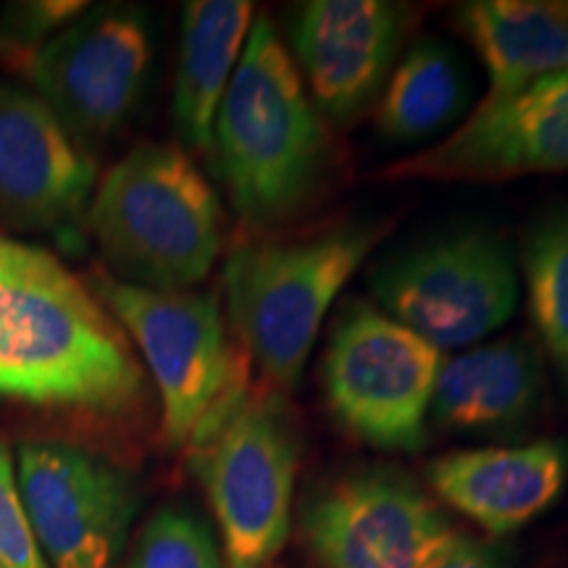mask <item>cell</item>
<instances>
[{"label": "cell", "instance_id": "6da1fadb", "mask_svg": "<svg viewBox=\"0 0 568 568\" xmlns=\"http://www.w3.org/2000/svg\"><path fill=\"white\" fill-rule=\"evenodd\" d=\"M145 374L126 332L51 253L13 247L0 276V397L126 414Z\"/></svg>", "mask_w": 568, "mask_h": 568}, {"label": "cell", "instance_id": "7a4b0ae2", "mask_svg": "<svg viewBox=\"0 0 568 568\" xmlns=\"http://www.w3.org/2000/svg\"><path fill=\"white\" fill-rule=\"evenodd\" d=\"M211 155L234 213L255 232L280 230L322 195L335 161L329 124L268 17L253 19Z\"/></svg>", "mask_w": 568, "mask_h": 568}, {"label": "cell", "instance_id": "3957f363", "mask_svg": "<svg viewBox=\"0 0 568 568\" xmlns=\"http://www.w3.org/2000/svg\"><path fill=\"white\" fill-rule=\"evenodd\" d=\"M385 232V224L361 222L232 247L224 316L266 389L287 395L297 387L326 314Z\"/></svg>", "mask_w": 568, "mask_h": 568}, {"label": "cell", "instance_id": "277c9868", "mask_svg": "<svg viewBox=\"0 0 568 568\" xmlns=\"http://www.w3.org/2000/svg\"><path fill=\"white\" fill-rule=\"evenodd\" d=\"M88 219L116 280L138 287L193 290L222 253V203L182 145L151 142L113 163Z\"/></svg>", "mask_w": 568, "mask_h": 568}, {"label": "cell", "instance_id": "5b68a950", "mask_svg": "<svg viewBox=\"0 0 568 568\" xmlns=\"http://www.w3.org/2000/svg\"><path fill=\"white\" fill-rule=\"evenodd\" d=\"M187 447L216 516L224 566H272L293 527L301 458L284 395L251 389L240 376Z\"/></svg>", "mask_w": 568, "mask_h": 568}, {"label": "cell", "instance_id": "8992f818", "mask_svg": "<svg viewBox=\"0 0 568 568\" xmlns=\"http://www.w3.org/2000/svg\"><path fill=\"white\" fill-rule=\"evenodd\" d=\"M382 314L432 347L460 351L500 329L521 295L516 247L487 226H464L389 255L368 276Z\"/></svg>", "mask_w": 568, "mask_h": 568}, {"label": "cell", "instance_id": "52a82bcc", "mask_svg": "<svg viewBox=\"0 0 568 568\" xmlns=\"http://www.w3.org/2000/svg\"><path fill=\"white\" fill-rule=\"evenodd\" d=\"M445 355L372 303L351 301L326 339L322 379L332 416L376 450L426 445L432 395Z\"/></svg>", "mask_w": 568, "mask_h": 568}, {"label": "cell", "instance_id": "ba28073f", "mask_svg": "<svg viewBox=\"0 0 568 568\" xmlns=\"http://www.w3.org/2000/svg\"><path fill=\"white\" fill-rule=\"evenodd\" d=\"M92 290L145 358L161 397L166 445L187 447L243 376L219 295L148 290L116 276H95Z\"/></svg>", "mask_w": 568, "mask_h": 568}, {"label": "cell", "instance_id": "9c48e42d", "mask_svg": "<svg viewBox=\"0 0 568 568\" xmlns=\"http://www.w3.org/2000/svg\"><path fill=\"white\" fill-rule=\"evenodd\" d=\"M151 63L145 13L132 6H98L42 42L30 59V80L34 95L84 148L130 122Z\"/></svg>", "mask_w": 568, "mask_h": 568}, {"label": "cell", "instance_id": "30bf717a", "mask_svg": "<svg viewBox=\"0 0 568 568\" xmlns=\"http://www.w3.org/2000/svg\"><path fill=\"white\" fill-rule=\"evenodd\" d=\"M460 535L414 481L361 468L326 481L303 508L318 568H426Z\"/></svg>", "mask_w": 568, "mask_h": 568}, {"label": "cell", "instance_id": "8fae6325", "mask_svg": "<svg viewBox=\"0 0 568 568\" xmlns=\"http://www.w3.org/2000/svg\"><path fill=\"white\" fill-rule=\"evenodd\" d=\"M17 485L48 566H113L138 506L126 471L77 445L27 443Z\"/></svg>", "mask_w": 568, "mask_h": 568}, {"label": "cell", "instance_id": "7c38bea8", "mask_svg": "<svg viewBox=\"0 0 568 568\" xmlns=\"http://www.w3.org/2000/svg\"><path fill=\"white\" fill-rule=\"evenodd\" d=\"M568 172V71L500 101H481L426 151L387 166V180L508 182Z\"/></svg>", "mask_w": 568, "mask_h": 568}, {"label": "cell", "instance_id": "4fadbf2b", "mask_svg": "<svg viewBox=\"0 0 568 568\" xmlns=\"http://www.w3.org/2000/svg\"><path fill=\"white\" fill-rule=\"evenodd\" d=\"M408 11L385 0H308L290 19V59L326 124L374 111L400 59Z\"/></svg>", "mask_w": 568, "mask_h": 568}, {"label": "cell", "instance_id": "5bb4252c", "mask_svg": "<svg viewBox=\"0 0 568 568\" xmlns=\"http://www.w3.org/2000/svg\"><path fill=\"white\" fill-rule=\"evenodd\" d=\"M95 193V163L53 111L19 84H0V219L27 232L61 230Z\"/></svg>", "mask_w": 568, "mask_h": 568}, {"label": "cell", "instance_id": "9a60e30c", "mask_svg": "<svg viewBox=\"0 0 568 568\" xmlns=\"http://www.w3.org/2000/svg\"><path fill=\"white\" fill-rule=\"evenodd\" d=\"M545 361L529 335L493 339L443 358L429 418L453 435L516 443L545 408Z\"/></svg>", "mask_w": 568, "mask_h": 568}, {"label": "cell", "instance_id": "2e32d148", "mask_svg": "<svg viewBox=\"0 0 568 568\" xmlns=\"http://www.w3.org/2000/svg\"><path fill=\"white\" fill-rule=\"evenodd\" d=\"M437 497L487 535H514L564 493L568 445L535 439L439 456L426 468Z\"/></svg>", "mask_w": 568, "mask_h": 568}, {"label": "cell", "instance_id": "e0dca14e", "mask_svg": "<svg viewBox=\"0 0 568 568\" xmlns=\"http://www.w3.org/2000/svg\"><path fill=\"white\" fill-rule=\"evenodd\" d=\"M456 27L487 71V95L500 101L568 71V3L471 0Z\"/></svg>", "mask_w": 568, "mask_h": 568}, {"label": "cell", "instance_id": "ac0fdd59", "mask_svg": "<svg viewBox=\"0 0 568 568\" xmlns=\"http://www.w3.org/2000/svg\"><path fill=\"white\" fill-rule=\"evenodd\" d=\"M253 19L247 0L184 3L172 116L187 151L211 155L219 105L243 59Z\"/></svg>", "mask_w": 568, "mask_h": 568}, {"label": "cell", "instance_id": "d6986e66", "mask_svg": "<svg viewBox=\"0 0 568 568\" xmlns=\"http://www.w3.org/2000/svg\"><path fill=\"white\" fill-rule=\"evenodd\" d=\"M468 105L464 63L439 40L410 45L374 105V126L389 145H416L453 124Z\"/></svg>", "mask_w": 568, "mask_h": 568}, {"label": "cell", "instance_id": "ffe728a7", "mask_svg": "<svg viewBox=\"0 0 568 568\" xmlns=\"http://www.w3.org/2000/svg\"><path fill=\"white\" fill-rule=\"evenodd\" d=\"M524 272L535 339L568 393V201L545 205L524 234Z\"/></svg>", "mask_w": 568, "mask_h": 568}, {"label": "cell", "instance_id": "44dd1931", "mask_svg": "<svg viewBox=\"0 0 568 568\" xmlns=\"http://www.w3.org/2000/svg\"><path fill=\"white\" fill-rule=\"evenodd\" d=\"M130 568H224V556L201 518L169 506L140 529Z\"/></svg>", "mask_w": 568, "mask_h": 568}, {"label": "cell", "instance_id": "7402d4cb", "mask_svg": "<svg viewBox=\"0 0 568 568\" xmlns=\"http://www.w3.org/2000/svg\"><path fill=\"white\" fill-rule=\"evenodd\" d=\"M0 568H51L34 537L17 485V466L0 443Z\"/></svg>", "mask_w": 568, "mask_h": 568}, {"label": "cell", "instance_id": "603a6c76", "mask_svg": "<svg viewBox=\"0 0 568 568\" xmlns=\"http://www.w3.org/2000/svg\"><path fill=\"white\" fill-rule=\"evenodd\" d=\"M84 9H88V3H77V0H42V3L13 6L6 32L19 42L40 40L48 32L63 30L67 21L82 17Z\"/></svg>", "mask_w": 568, "mask_h": 568}, {"label": "cell", "instance_id": "cb8c5ba5", "mask_svg": "<svg viewBox=\"0 0 568 568\" xmlns=\"http://www.w3.org/2000/svg\"><path fill=\"white\" fill-rule=\"evenodd\" d=\"M426 568H506V566H503V560L497 558V552L460 535L456 542L443 552V556L432 560Z\"/></svg>", "mask_w": 568, "mask_h": 568}, {"label": "cell", "instance_id": "d4e9b609", "mask_svg": "<svg viewBox=\"0 0 568 568\" xmlns=\"http://www.w3.org/2000/svg\"><path fill=\"white\" fill-rule=\"evenodd\" d=\"M13 245H17V243H13V240H6L3 234H0V264H3V261L9 258L11 251H13Z\"/></svg>", "mask_w": 568, "mask_h": 568}, {"label": "cell", "instance_id": "484cf974", "mask_svg": "<svg viewBox=\"0 0 568 568\" xmlns=\"http://www.w3.org/2000/svg\"><path fill=\"white\" fill-rule=\"evenodd\" d=\"M13 247H17V245H13ZM3 264H6V261H3ZM3 264H0V276H3Z\"/></svg>", "mask_w": 568, "mask_h": 568}]
</instances>
